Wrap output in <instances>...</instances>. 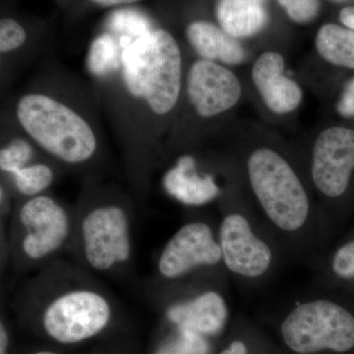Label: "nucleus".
I'll return each mask as SVG.
<instances>
[{
    "mask_svg": "<svg viewBox=\"0 0 354 354\" xmlns=\"http://www.w3.org/2000/svg\"><path fill=\"white\" fill-rule=\"evenodd\" d=\"M162 183L165 193L184 206L198 208L218 202L223 189L221 156L215 158V169H205L193 151L179 153Z\"/></svg>",
    "mask_w": 354,
    "mask_h": 354,
    "instance_id": "ddd939ff",
    "label": "nucleus"
},
{
    "mask_svg": "<svg viewBox=\"0 0 354 354\" xmlns=\"http://www.w3.org/2000/svg\"><path fill=\"white\" fill-rule=\"evenodd\" d=\"M244 189L288 260L315 269L330 241L299 149L271 134L239 140L227 153Z\"/></svg>",
    "mask_w": 354,
    "mask_h": 354,
    "instance_id": "f03ea898",
    "label": "nucleus"
},
{
    "mask_svg": "<svg viewBox=\"0 0 354 354\" xmlns=\"http://www.w3.org/2000/svg\"><path fill=\"white\" fill-rule=\"evenodd\" d=\"M15 351L8 324L0 314V354H15Z\"/></svg>",
    "mask_w": 354,
    "mask_h": 354,
    "instance_id": "393cba45",
    "label": "nucleus"
},
{
    "mask_svg": "<svg viewBox=\"0 0 354 354\" xmlns=\"http://www.w3.org/2000/svg\"><path fill=\"white\" fill-rule=\"evenodd\" d=\"M293 301L281 324L286 348L297 354L354 351V295L318 286Z\"/></svg>",
    "mask_w": 354,
    "mask_h": 354,
    "instance_id": "1a4fd4ad",
    "label": "nucleus"
},
{
    "mask_svg": "<svg viewBox=\"0 0 354 354\" xmlns=\"http://www.w3.org/2000/svg\"><path fill=\"white\" fill-rule=\"evenodd\" d=\"M102 108L92 87L58 70L30 83L10 106V130L58 167L94 171L108 153Z\"/></svg>",
    "mask_w": 354,
    "mask_h": 354,
    "instance_id": "7ed1b4c3",
    "label": "nucleus"
},
{
    "mask_svg": "<svg viewBox=\"0 0 354 354\" xmlns=\"http://www.w3.org/2000/svg\"><path fill=\"white\" fill-rule=\"evenodd\" d=\"M279 7L291 22L308 25L315 21L321 12V0H277Z\"/></svg>",
    "mask_w": 354,
    "mask_h": 354,
    "instance_id": "5701e85b",
    "label": "nucleus"
},
{
    "mask_svg": "<svg viewBox=\"0 0 354 354\" xmlns=\"http://www.w3.org/2000/svg\"><path fill=\"white\" fill-rule=\"evenodd\" d=\"M156 272L160 286L199 281L227 285L230 277L223 266L215 223L205 218L185 221L165 242Z\"/></svg>",
    "mask_w": 354,
    "mask_h": 354,
    "instance_id": "9d476101",
    "label": "nucleus"
},
{
    "mask_svg": "<svg viewBox=\"0 0 354 354\" xmlns=\"http://www.w3.org/2000/svg\"><path fill=\"white\" fill-rule=\"evenodd\" d=\"M250 79L263 106L272 115L290 116L304 102V88L288 74L286 57L281 51H261L251 65Z\"/></svg>",
    "mask_w": 354,
    "mask_h": 354,
    "instance_id": "4468645a",
    "label": "nucleus"
},
{
    "mask_svg": "<svg viewBox=\"0 0 354 354\" xmlns=\"http://www.w3.org/2000/svg\"><path fill=\"white\" fill-rule=\"evenodd\" d=\"M339 20L342 25L354 31V6L342 7L339 12Z\"/></svg>",
    "mask_w": 354,
    "mask_h": 354,
    "instance_id": "c85d7f7f",
    "label": "nucleus"
},
{
    "mask_svg": "<svg viewBox=\"0 0 354 354\" xmlns=\"http://www.w3.org/2000/svg\"><path fill=\"white\" fill-rule=\"evenodd\" d=\"M314 270L320 288L354 295V228L330 245Z\"/></svg>",
    "mask_w": 354,
    "mask_h": 354,
    "instance_id": "f3484780",
    "label": "nucleus"
},
{
    "mask_svg": "<svg viewBox=\"0 0 354 354\" xmlns=\"http://www.w3.org/2000/svg\"><path fill=\"white\" fill-rule=\"evenodd\" d=\"M15 354H68L65 353L62 349L53 348V346H31V348H26L16 351Z\"/></svg>",
    "mask_w": 354,
    "mask_h": 354,
    "instance_id": "bb28decb",
    "label": "nucleus"
},
{
    "mask_svg": "<svg viewBox=\"0 0 354 354\" xmlns=\"http://www.w3.org/2000/svg\"><path fill=\"white\" fill-rule=\"evenodd\" d=\"M38 153L31 141L10 130V135L0 142V174L9 178L36 160Z\"/></svg>",
    "mask_w": 354,
    "mask_h": 354,
    "instance_id": "412c9836",
    "label": "nucleus"
},
{
    "mask_svg": "<svg viewBox=\"0 0 354 354\" xmlns=\"http://www.w3.org/2000/svg\"><path fill=\"white\" fill-rule=\"evenodd\" d=\"M243 97V84L230 67L197 57L187 60L180 104L165 157L194 151L207 133L234 113Z\"/></svg>",
    "mask_w": 354,
    "mask_h": 354,
    "instance_id": "0eeeda50",
    "label": "nucleus"
},
{
    "mask_svg": "<svg viewBox=\"0 0 354 354\" xmlns=\"http://www.w3.org/2000/svg\"><path fill=\"white\" fill-rule=\"evenodd\" d=\"M92 3L101 7H113L120 6H127V4L135 3L140 0H90Z\"/></svg>",
    "mask_w": 354,
    "mask_h": 354,
    "instance_id": "c756f323",
    "label": "nucleus"
},
{
    "mask_svg": "<svg viewBox=\"0 0 354 354\" xmlns=\"http://www.w3.org/2000/svg\"><path fill=\"white\" fill-rule=\"evenodd\" d=\"M314 46L324 64L354 72V31L337 23H325L316 32Z\"/></svg>",
    "mask_w": 354,
    "mask_h": 354,
    "instance_id": "a211bd4d",
    "label": "nucleus"
},
{
    "mask_svg": "<svg viewBox=\"0 0 354 354\" xmlns=\"http://www.w3.org/2000/svg\"><path fill=\"white\" fill-rule=\"evenodd\" d=\"M335 111L346 123L354 125V75L342 86L335 102Z\"/></svg>",
    "mask_w": 354,
    "mask_h": 354,
    "instance_id": "b1692460",
    "label": "nucleus"
},
{
    "mask_svg": "<svg viewBox=\"0 0 354 354\" xmlns=\"http://www.w3.org/2000/svg\"><path fill=\"white\" fill-rule=\"evenodd\" d=\"M75 216L71 245L86 271L113 276L131 264L134 254L133 209L118 190H87Z\"/></svg>",
    "mask_w": 354,
    "mask_h": 354,
    "instance_id": "423d86ee",
    "label": "nucleus"
},
{
    "mask_svg": "<svg viewBox=\"0 0 354 354\" xmlns=\"http://www.w3.org/2000/svg\"><path fill=\"white\" fill-rule=\"evenodd\" d=\"M227 285L212 281L160 286L165 320L171 327L218 337L230 320Z\"/></svg>",
    "mask_w": 354,
    "mask_h": 354,
    "instance_id": "f8f14e48",
    "label": "nucleus"
},
{
    "mask_svg": "<svg viewBox=\"0 0 354 354\" xmlns=\"http://www.w3.org/2000/svg\"><path fill=\"white\" fill-rule=\"evenodd\" d=\"M223 171L216 230L223 266L230 278L245 288H256L274 276L288 257L254 207L228 156Z\"/></svg>",
    "mask_w": 354,
    "mask_h": 354,
    "instance_id": "39448f33",
    "label": "nucleus"
},
{
    "mask_svg": "<svg viewBox=\"0 0 354 354\" xmlns=\"http://www.w3.org/2000/svg\"><path fill=\"white\" fill-rule=\"evenodd\" d=\"M57 165L48 158H37L9 177L13 190L23 199L48 193L57 177Z\"/></svg>",
    "mask_w": 354,
    "mask_h": 354,
    "instance_id": "6ab92c4d",
    "label": "nucleus"
},
{
    "mask_svg": "<svg viewBox=\"0 0 354 354\" xmlns=\"http://www.w3.org/2000/svg\"><path fill=\"white\" fill-rule=\"evenodd\" d=\"M328 1L335 4H346L351 3V2L354 1V0H328Z\"/></svg>",
    "mask_w": 354,
    "mask_h": 354,
    "instance_id": "2f4dec72",
    "label": "nucleus"
},
{
    "mask_svg": "<svg viewBox=\"0 0 354 354\" xmlns=\"http://www.w3.org/2000/svg\"><path fill=\"white\" fill-rule=\"evenodd\" d=\"M153 354H212V344L204 335L171 327V332L158 342Z\"/></svg>",
    "mask_w": 354,
    "mask_h": 354,
    "instance_id": "4be33fe9",
    "label": "nucleus"
},
{
    "mask_svg": "<svg viewBox=\"0 0 354 354\" xmlns=\"http://www.w3.org/2000/svg\"><path fill=\"white\" fill-rule=\"evenodd\" d=\"M218 354H249L248 346L242 339H234Z\"/></svg>",
    "mask_w": 354,
    "mask_h": 354,
    "instance_id": "cd10ccee",
    "label": "nucleus"
},
{
    "mask_svg": "<svg viewBox=\"0 0 354 354\" xmlns=\"http://www.w3.org/2000/svg\"><path fill=\"white\" fill-rule=\"evenodd\" d=\"M353 228H354V225H353Z\"/></svg>",
    "mask_w": 354,
    "mask_h": 354,
    "instance_id": "473e14b6",
    "label": "nucleus"
},
{
    "mask_svg": "<svg viewBox=\"0 0 354 354\" xmlns=\"http://www.w3.org/2000/svg\"><path fill=\"white\" fill-rule=\"evenodd\" d=\"M113 29L87 71L141 191L165 158L187 58L174 34L139 17Z\"/></svg>",
    "mask_w": 354,
    "mask_h": 354,
    "instance_id": "f257e3e1",
    "label": "nucleus"
},
{
    "mask_svg": "<svg viewBox=\"0 0 354 354\" xmlns=\"http://www.w3.org/2000/svg\"><path fill=\"white\" fill-rule=\"evenodd\" d=\"M88 354H134V351L122 344H104L102 348H97Z\"/></svg>",
    "mask_w": 354,
    "mask_h": 354,
    "instance_id": "a878e982",
    "label": "nucleus"
},
{
    "mask_svg": "<svg viewBox=\"0 0 354 354\" xmlns=\"http://www.w3.org/2000/svg\"><path fill=\"white\" fill-rule=\"evenodd\" d=\"M330 241L354 215V125L332 123L299 148Z\"/></svg>",
    "mask_w": 354,
    "mask_h": 354,
    "instance_id": "6e6552de",
    "label": "nucleus"
},
{
    "mask_svg": "<svg viewBox=\"0 0 354 354\" xmlns=\"http://www.w3.org/2000/svg\"><path fill=\"white\" fill-rule=\"evenodd\" d=\"M30 46L29 32L19 21L12 17L0 18V50L19 68L35 55Z\"/></svg>",
    "mask_w": 354,
    "mask_h": 354,
    "instance_id": "aec40b11",
    "label": "nucleus"
},
{
    "mask_svg": "<svg viewBox=\"0 0 354 354\" xmlns=\"http://www.w3.org/2000/svg\"><path fill=\"white\" fill-rule=\"evenodd\" d=\"M6 199L7 195L6 186L3 185L2 181H0V208L6 204Z\"/></svg>",
    "mask_w": 354,
    "mask_h": 354,
    "instance_id": "7c9ffc66",
    "label": "nucleus"
},
{
    "mask_svg": "<svg viewBox=\"0 0 354 354\" xmlns=\"http://www.w3.org/2000/svg\"><path fill=\"white\" fill-rule=\"evenodd\" d=\"M75 216L48 193L26 198L15 214V248L29 267L50 264L71 245Z\"/></svg>",
    "mask_w": 354,
    "mask_h": 354,
    "instance_id": "9b49d317",
    "label": "nucleus"
},
{
    "mask_svg": "<svg viewBox=\"0 0 354 354\" xmlns=\"http://www.w3.org/2000/svg\"><path fill=\"white\" fill-rule=\"evenodd\" d=\"M269 0H216V18L223 31L244 41L261 34L270 22Z\"/></svg>",
    "mask_w": 354,
    "mask_h": 354,
    "instance_id": "dca6fc26",
    "label": "nucleus"
},
{
    "mask_svg": "<svg viewBox=\"0 0 354 354\" xmlns=\"http://www.w3.org/2000/svg\"><path fill=\"white\" fill-rule=\"evenodd\" d=\"M185 39L195 57L235 67L246 64L250 55L242 41L208 20H194L186 26Z\"/></svg>",
    "mask_w": 354,
    "mask_h": 354,
    "instance_id": "2eb2a0df",
    "label": "nucleus"
},
{
    "mask_svg": "<svg viewBox=\"0 0 354 354\" xmlns=\"http://www.w3.org/2000/svg\"><path fill=\"white\" fill-rule=\"evenodd\" d=\"M38 301L23 315L26 327L48 346L65 351L106 341L120 327L115 300L87 274L69 267H57Z\"/></svg>",
    "mask_w": 354,
    "mask_h": 354,
    "instance_id": "20e7f679",
    "label": "nucleus"
}]
</instances>
